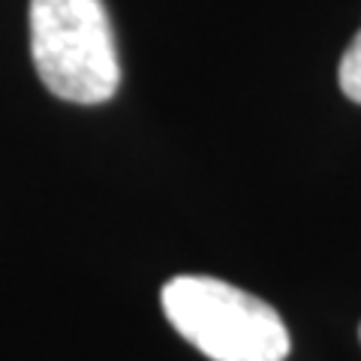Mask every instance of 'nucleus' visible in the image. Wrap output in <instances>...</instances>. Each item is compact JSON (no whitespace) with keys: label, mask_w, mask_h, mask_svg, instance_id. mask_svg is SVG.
<instances>
[{"label":"nucleus","mask_w":361,"mask_h":361,"mask_svg":"<svg viewBox=\"0 0 361 361\" xmlns=\"http://www.w3.org/2000/svg\"><path fill=\"white\" fill-rule=\"evenodd\" d=\"M160 301L172 329L211 361H286L292 349L280 313L226 280L175 277Z\"/></svg>","instance_id":"1"},{"label":"nucleus","mask_w":361,"mask_h":361,"mask_svg":"<svg viewBox=\"0 0 361 361\" xmlns=\"http://www.w3.org/2000/svg\"><path fill=\"white\" fill-rule=\"evenodd\" d=\"M337 78H341V90H343V94L353 99V103H361V30L353 37L349 49L343 51Z\"/></svg>","instance_id":"3"},{"label":"nucleus","mask_w":361,"mask_h":361,"mask_svg":"<svg viewBox=\"0 0 361 361\" xmlns=\"http://www.w3.org/2000/svg\"><path fill=\"white\" fill-rule=\"evenodd\" d=\"M358 334H361V331H358Z\"/></svg>","instance_id":"4"},{"label":"nucleus","mask_w":361,"mask_h":361,"mask_svg":"<svg viewBox=\"0 0 361 361\" xmlns=\"http://www.w3.org/2000/svg\"><path fill=\"white\" fill-rule=\"evenodd\" d=\"M30 54L42 85L66 103H106L121 85L103 0H30Z\"/></svg>","instance_id":"2"}]
</instances>
